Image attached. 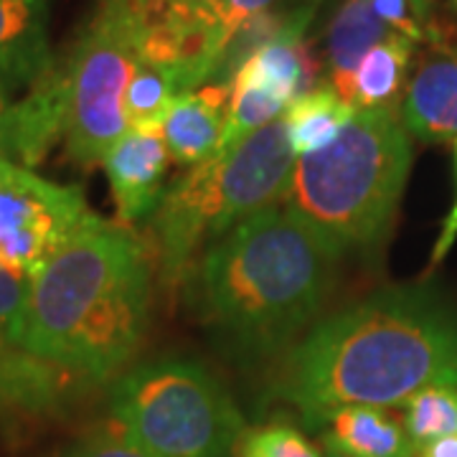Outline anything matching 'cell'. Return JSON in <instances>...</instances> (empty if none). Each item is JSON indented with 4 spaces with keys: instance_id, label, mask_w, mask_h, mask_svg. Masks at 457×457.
<instances>
[{
    "instance_id": "1",
    "label": "cell",
    "mask_w": 457,
    "mask_h": 457,
    "mask_svg": "<svg viewBox=\"0 0 457 457\" xmlns=\"http://www.w3.org/2000/svg\"><path fill=\"white\" fill-rule=\"evenodd\" d=\"M435 384L457 386V311L409 285L320 320L287 353L275 394L320 427L345 407H396Z\"/></svg>"
},
{
    "instance_id": "2",
    "label": "cell",
    "mask_w": 457,
    "mask_h": 457,
    "mask_svg": "<svg viewBox=\"0 0 457 457\" xmlns=\"http://www.w3.org/2000/svg\"><path fill=\"white\" fill-rule=\"evenodd\" d=\"M150 318V262L128 228L95 216L29 282L8 345L104 381L135 356Z\"/></svg>"
},
{
    "instance_id": "3",
    "label": "cell",
    "mask_w": 457,
    "mask_h": 457,
    "mask_svg": "<svg viewBox=\"0 0 457 457\" xmlns=\"http://www.w3.org/2000/svg\"><path fill=\"white\" fill-rule=\"evenodd\" d=\"M341 254L290 206L262 209L204 252V312L237 353L272 356L320 312Z\"/></svg>"
},
{
    "instance_id": "4",
    "label": "cell",
    "mask_w": 457,
    "mask_h": 457,
    "mask_svg": "<svg viewBox=\"0 0 457 457\" xmlns=\"http://www.w3.org/2000/svg\"><path fill=\"white\" fill-rule=\"evenodd\" d=\"M411 168L399 110H356L338 137L297 155L287 206L341 252L384 242Z\"/></svg>"
},
{
    "instance_id": "5",
    "label": "cell",
    "mask_w": 457,
    "mask_h": 457,
    "mask_svg": "<svg viewBox=\"0 0 457 457\" xmlns=\"http://www.w3.org/2000/svg\"><path fill=\"white\" fill-rule=\"evenodd\" d=\"M295 155L285 120H275L194 165L153 212L163 279L176 285L198 257L252 213L287 198Z\"/></svg>"
},
{
    "instance_id": "6",
    "label": "cell",
    "mask_w": 457,
    "mask_h": 457,
    "mask_svg": "<svg viewBox=\"0 0 457 457\" xmlns=\"http://www.w3.org/2000/svg\"><path fill=\"white\" fill-rule=\"evenodd\" d=\"M110 407L120 432L150 457H231L245 417L231 394L191 361H153L117 378Z\"/></svg>"
},
{
    "instance_id": "7",
    "label": "cell",
    "mask_w": 457,
    "mask_h": 457,
    "mask_svg": "<svg viewBox=\"0 0 457 457\" xmlns=\"http://www.w3.org/2000/svg\"><path fill=\"white\" fill-rule=\"evenodd\" d=\"M64 62L69 74L66 150L74 163L92 168L130 130L125 95L137 54L125 29L97 11Z\"/></svg>"
},
{
    "instance_id": "8",
    "label": "cell",
    "mask_w": 457,
    "mask_h": 457,
    "mask_svg": "<svg viewBox=\"0 0 457 457\" xmlns=\"http://www.w3.org/2000/svg\"><path fill=\"white\" fill-rule=\"evenodd\" d=\"M227 0H99V11L130 36L140 62L173 69L191 92L216 77Z\"/></svg>"
},
{
    "instance_id": "9",
    "label": "cell",
    "mask_w": 457,
    "mask_h": 457,
    "mask_svg": "<svg viewBox=\"0 0 457 457\" xmlns=\"http://www.w3.org/2000/svg\"><path fill=\"white\" fill-rule=\"evenodd\" d=\"M95 216L79 188L0 161V260L29 279Z\"/></svg>"
},
{
    "instance_id": "10",
    "label": "cell",
    "mask_w": 457,
    "mask_h": 457,
    "mask_svg": "<svg viewBox=\"0 0 457 457\" xmlns=\"http://www.w3.org/2000/svg\"><path fill=\"white\" fill-rule=\"evenodd\" d=\"M89 384L77 369L11 345L0 351V425H36L59 417Z\"/></svg>"
},
{
    "instance_id": "11",
    "label": "cell",
    "mask_w": 457,
    "mask_h": 457,
    "mask_svg": "<svg viewBox=\"0 0 457 457\" xmlns=\"http://www.w3.org/2000/svg\"><path fill=\"white\" fill-rule=\"evenodd\" d=\"M69 74L66 62L54 64L29 87V95L8 104L3 114V155L23 168L41 163L49 147L66 135Z\"/></svg>"
},
{
    "instance_id": "12",
    "label": "cell",
    "mask_w": 457,
    "mask_h": 457,
    "mask_svg": "<svg viewBox=\"0 0 457 457\" xmlns=\"http://www.w3.org/2000/svg\"><path fill=\"white\" fill-rule=\"evenodd\" d=\"M170 163L161 132L128 130L104 155L117 213L122 221H135L158 209L163 201V180Z\"/></svg>"
},
{
    "instance_id": "13",
    "label": "cell",
    "mask_w": 457,
    "mask_h": 457,
    "mask_svg": "<svg viewBox=\"0 0 457 457\" xmlns=\"http://www.w3.org/2000/svg\"><path fill=\"white\" fill-rule=\"evenodd\" d=\"M402 122L427 143L457 140V46L429 51L404 92Z\"/></svg>"
},
{
    "instance_id": "14",
    "label": "cell",
    "mask_w": 457,
    "mask_h": 457,
    "mask_svg": "<svg viewBox=\"0 0 457 457\" xmlns=\"http://www.w3.org/2000/svg\"><path fill=\"white\" fill-rule=\"evenodd\" d=\"M231 84L213 82L180 95L165 114L161 137L170 161L198 165L219 153L228 122Z\"/></svg>"
},
{
    "instance_id": "15",
    "label": "cell",
    "mask_w": 457,
    "mask_h": 457,
    "mask_svg": "<svg viewBox=\"0 0 457 457\" xmlns=\"http://www.w3.org/2000/svg\"><path fill=\"white\" fill-rule=\"evenodd\" d=\"M49 0H0V89L31 87L51 64Z\"/></svg>"
},
{
    "instance_id": "16",
    "label": "cell",
    "mask_w": 457,
    "mask_h": 457,
    "mask_svg": "<svg viewBox=\"0 0 457 457\" xmlns=\"http://www.w3.org/2000/svg\"><path fill=\"white\" fill-rule=\"evenodd\" d=\"M392 33L376 13L374 0H343L341 8L336 11L326 33V62L333 89L348 104L361 59Z\"/></svg>"
},
{
    "instance_id": "17",
    "label": "cell",
    "mask_w": 457,
    "mask_h": 457,
    "mask_svg": "<svg viewBox=\"0 0 457 457\" xmlns=\"http://www.w3.org/2000/svg\"><path fill=\"white\" fill-rule=\"evenodd\" d=\"M326 425V447L345 457H414L407 427L381 407H345Z\"/></svg>"
},
{
    "instance_id": "18",
    "label": "cell",
    "mask_w": 457,
    "mask_h": 457,
    "mask_svg": "<svg viewBox=\"0 0 457 457\" xmlns=\"http://www.w3.org/2000/svg\"><path fill=\"white\" fill-rule=\"evenodd\" d=\"M414 46L417 44L402 33H392L378 41L361 59L353 74L351 104L356 110H399Z\"/></svg>"
},
{
    "instance_id": "19",
    "label": "cell",
    "mask_w": 457,
    "mask_h": 457,
    "mask_svg": "<svg viewBox=\"0 0 457 457\" xmlns=\"http://www.w3.org/2000/svg\"><path fill=\"white\" fill-rule=\"evenodd\" d=\"M353 112L356 107L348 104L333 89V84L318 87L295 99L285 117L295 155H311L315 150L326 147L328 143H333Z\"/></svg>"
},
{
    "instance_id": "20",
    "label": "cell",
    "mask_w": 457,
    "mask_h": 457,
    "mask_svg": "<svg viewBox=\"0 0 457 457\" xmlns=\"http://www.w3.org/2000/svg\"><path fill=\"white\" fill-rule=\"evenodd\" d=\"M186 92L188 89L173 69L137 59L125 95V114L130 130L161 132L168 110Z\"/></svg>"
},
{
    "instance_id": "21",
    "label": "cell",
    "mask_w": 457,
    "mask_h": 457,
    "mask_svg": "<svg viewBox=\"0 0 457 457\" xmlns=\"http://www.w3.org/2000/svg\"><path fill=\"white\" fill-rule=\"evenodd\" d=\"M290 107V102L279 95L275 87L262 82L246 66H242L231 79V99H228V122L221 147L237 145L246 135L257 132L264 125L279 120V112ZM219 147V150H221Z\"/></svg>"
},
{
    "instance_id": "22",
    "label": "cell",
    "mask_w": 457,
    "mask_h": 457,
    "mask_svg": "<svg viewBox=\"0 0 457 457\" xmlns=\"http://www.w3.org/2000/svg\"><path fill=\"white\" fill-rule=\"evenodd\" d=\"M404 427L417 442L455 437L457 435V386L435 384L411 394L404 402Z\"/></svg>"
},
{
    "instance_id": "23",
    "label": "cell",
    "mask_w": 457,
    "mask_h": 457,
    "mask_svg": "<svg viewBox=\"0 0 457 457\" xmlns=\"http://www.w3.org/2000/svg\"><path fill=\"white\" fill-rule=\"evenodd\" d=\"M239 457H323L300 429L290 425H267L245 435Z\"/></svg>"
},
{
    "instance_id": "24",
    "label": "cell",
    "mask_w": 457,
    "mask_h": 457,
    "mask_svg": "<svg viewBox=\"0 0 457 457\" xmlns=\"http://www.w3.org/2000/svg\"><path fill=\"white\" fill-rule=\"evenodd\" d=\"M29 282L31 279L23 272H18L11 264L0 260V343L3 345L11 343V336L23 315L26 297H29Z\"/></svg>"
},
{
    "instance_id": "25",
    "label": "cell",
    "mask_w": 457,
    "mask_h": 457,
    "mask_svg": "<svg viewBox=\"0 0 457 457\" xmlns=\"http://www.w3.org/2000/svg\"><path fill=\"white\" fill-rule=\"evenodd\" d=\"M374 8L378 18L392 29L394 33H402L411 38L414 44L425 41L427 33L420 23V18L414 13L411 0H374Z\"/></svg>"
},
{
    "instance_id": "26",
    "label": "cell",
    "mask_w": 457,
    "mask_h": 457,
    "mask_svg": "<svg viewBox=\"0 0 457 457\" xmlns=\"http://www.w3.org/2000/svg\"><path fill=\"white\" fill-rule=\"evenodd\" d=\"M66 457H150L140 447H135L122 432L120 435H99L77 445Z\"/></svg>"
},
{
    "instance_id": "27",
    "label": "cell",
    "mask_w": 457,
    "mask_h": 457,
    "mask_svg": "<svg viewBox=\"0 0 457 457\" xmlns=\"http://www.w3.org/2000/svg\"><path fill=\"white\" fill-rule=\"evenodd\" d=\"M279 3L287 5V0H227V8H224V41H227V46L228 41H231V36L237 33V29L245 23L246 18H252L254 13H262L267 8H275ZM295 3L318 5V0H295Z\"/></svg>"
},
{
    "instance_id": "28",
    "label": "cell",
    "mask_w": 457,
    "mask_h": 457,
    "mask_svg": "<svg viewBox=\"0 0 457 457\" xmlns=\"http://www.w3.org/2000/svg\"><path fill=\"white\" fill-rule=\"evenodd\" d=\"M455 161H457V140H455ZM457 242V198H455V206H453V212L445 216V224H442L440 237H437V242H435V249H432V260L429 264L432 267H437L445 262V257L450 254V249Z\"/></svg>"
},
{
    "instance_id": "29",
    "label": "cell",
    "mask_w": 457,
    "mask_h": 457,
    "mask_svg": "<svg viewBox=\"0 0 457 457\" xmlns=\"http://www.w3.org/2000/svg\"><path fill=\"white\" fill-rule=\"evenodd\" d=\"M414 457H457V435L455 437H440L414 445Z\"/></svg>"
},
{
    "instance_id": "30",
    "label": "cell",
    "mask_w": 457,
    "mask_h": 457,
    "mask_svg": "<svg viewBox=\"0 0 457 457\" xmlns=\"http://www.w3.org/2000/svg\"><path fill=\"white\" fill-rule=\"evenodd\" d=\"M411 5H414V13H417L422 29H425L427 38L437 41V31H435V26H432V18H429V0H411Z\"/></svg>"
},
{
    "instance_id": "31",
    "label": "cell",
    "mask_w": 457,
    "mask_h": 457,
    "mask_svg": "<svg viewBox=\"0 0 457 457\" xmlns=\"http://www.w3.org/2000/svg\"><path fill=\"white\" fill-rule=\"evenodd\" d=\"M8 97H11V95L0 89V161H5V155H3V114H5L8 104H11V102H8Z\"/></svg>"
},
{
    "instance_id": "32",
    "label": "cell",
    "mask_w": 457,
    "mask_h": 457,
    "mask_svg": "<svg viewBox=\"0 0 457 457\" xmlns=\"http://www.w3.org/2000/svg\"><path fill=\"white\" fill-rule=\"evenodd\" d=\"M323 457H345V455H341V453H336V450L326 447V455H323Z\"/></svg>"
},
{
    "instance_id": "33",
    "label": "cell",
    "mask_w": 457,
    "mask_h": 457,
    "mask_svg": "<svg viewBox=\"0 0 457 457\" xmlns=\"http://www.w3.org/2000/svg\"><path fill=\"white\" fill-rule=\"evenodd\" d=\"M455 3H457V0H455Z\"/></svg>"
}]
</instances>
